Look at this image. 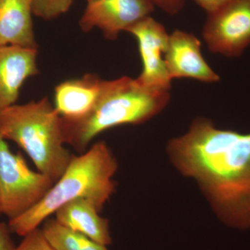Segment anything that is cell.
Wrapping results in <instances>:
<instances>
[{
	"mask_svg": "<svg viewBox=\"0 0 250 250\" xmlns=\"http://www.w3.org/2000/svg\"><path fill=\"white\" fill-rule=\"evenodd\" d=\"M171 164L193 179L217 217L230 228L250 229V133L216 127L197 117L168 141Z\"/></svg>",
	"mask_w": 250,
	"mask_h": 250,
	"instance_id": "obj_1",
	"label": "cell"
},
{
	"mask_svg": "<svg viewBox=\"0 0 250 250\" xmlns=\"http://www.w3.org/2000/svg\"><path fill=\"white\" fill-rule=\"evenodd\" d=\"M118 169L116 156L104 141H99L74 155L64 173L44 198L24 214L9 220L11 233L25 236L67 202L84 198L101 211L116 189L113 177Z\"/></svg>",
	"mask_w": 250,
	"mask_h": 250,
	"instance_id": "obj_2",
	"label": "cell"
},
{
	"mask_svg": "<svg viewBox=\"0 0 250 250\" xmlns=\"http://www.w3.org/2000/svg\"><path fill=\"white\" fill-rule=\"evenodd\" d=\"M170 99V91L146 88L129 77L103 80L100 96L88 114L77 120L61 117L64 141L82 154L103 131L152 119L167 106Z\"/></svg>",
	"mask_w": 250,
	"mask_h": 250,
	"instance_id": "obj_3",
	"label": "cell"
},
{
	"mask_svg": "<svg viewBox=\"0 0 250 250\" xmlns=\"http://www.w3.org/2000/svg\"><path fill=\"white\" fill-rule=\"evenodd\" d=\"M0 136L22 148L38 171L54 183L74 156L65 147L62 118L47 98L0 112Z\"/></svg>",
	"mask_w": 250,
	"mask_h": 250,
	"instance_id": "obj_4",
	"label": "cell"
},
{
	"mask_svg": "<svg viewBox=\"0 0 250 250\" xmlns=\"http://www.w3.org/2000/svg\"><path fill=\"white\" fill-rule=\"evenodd\" d=\"M54 182L31 170L21 154H15L0 136V209L9 220L21 216L39 203Z\"/></svg>",
	"mask_w": 250,
	"mask_h": 250,
	"instance_id": "obj_5",
	"label": "cell"
},
{
	"mask_svg": "<svg viewBox=\"0 0 250 250\" xmlns=\"http://www.w3.org/2000/svg\"><path fill=\"white\" fill-rule=\"evenodd\" d=\"M202 36L210 52L241 56L250 45V0H228L207 14Z\"/></svg>",
	"mask_w": 250,
	"mask_h": 250,
	"instance_id": "obj_6",
	"label": "cell"
},
{
	"mask_svg": "<svg viewBox=\"0 0 250 250\" xmlns=\"http://www.w3.org/2000/svg\"><path fill=\"white\" fill-rule=\"evenodd\" d=\"M126 31L136 38L143 62L142 72L136 81L146 88L170 91L172 80L164 58L170 34L166 28L149 16Z\"/></svg>",
	"mask_w": 250,
	"mask_h": 250,
	"instance_id": "obj_7",
	"label": "cell"
},
{
	"mask_svg": "<svg viewBox=\"0 0 250 250\" xmlns=\"http://www.w3.org/2000/svg\"><path fill=\"white\" fill-rule=\"evenodd\" d=\"M155 9L150 0H93L88 2L80 20L83 32L95 28L105 39L116 40L121 31H126Z\"/></svg>",
	"mask_w": 250,
	"mask_h": 250,
	"instance_id": "obj_8",
	"label": "cell"
},
{
	"mask_svg": "<svg viewBox=\"0 0 250 250\" xmlns=\"http://www.w3.org/2000/svg\"><path fill=\"white\" fill-rule=\"evenodd\" d=\"M201 46L191 33L177 29L170 34L164 58L171 80L189 78L208 83L220 81L204 59Z\"/></svg>",
	"mask_w": 250,
	"mask_h": 250,
	"instance_id": "obj_9",
	"label": "cell"
},
{
	"mask_svg": "<svg viewBox=\"0 0 250 250\" xmlns=\"http://www.w3.org/2000/svg\"><path fill=\"white\" fill-rule=\"evenodd\" d=\"M38 49L0 47V112L16 104L25 81L36 76Z\"/></svg>",
	"mask_w": 250,
	"mask_h": 250,
	"instance_id": "obj_10",
	"label": "cell"
},
{
	"mask_svg": "<svg viewBox=\"0 0 250 250\" xmlns=\"http://www.w3.org/2000/svg\"><path fill=\"white\" fill-rule=\"evenodd\" d=\"M103 80L96 74L62 82L54 89V108L63 119L77 120L88 114L100 96Z\"/></svg>",
	"mask_w": 250,
	"mask_h": 250,
	"instance_id": "obj_11",
	"label": "cell"
},
{
	"mask_svg": "<svg viewBox=\"0 0 250 250\" xmlns=\"http://www.w3.org/2000/svg\"><path fill=\"white\" fill-rule=\"evenodd\" d=\"M33 15L32 0H0V47L38 49Z\"/></svg>",
	"mask_w": 250,
	"mask_h": 250,
	"instance_id": "obj_12",
	"label": "cell"
},
{
	"mask_svg": "<svg viewBox=\"0 0 250 250\" xmlns=\"http://www.w3.org/2000/svg\"><path fill=\"white\" fill-rule=\"evenodd\" d=\"M54 215V218L63 226L103 246L111 244L109 221L100 216V211L90 200L79 198L67 202L60 207Z\"/></svg>",
	"mask_w": 250,
	"mask_h": 250,
	"instance_id": "obj_13",
	"label": "cell"
},
{
	"mask_svg": "<svg viewBox=\"0 0 250 250\" xmlns=\"http://www.w3.org/2000/svg\"><path fill=\"white\" fill-rule=\"evenodd\" d=\"M41 229L54 250H108L106 246L63 226L55 218L47 219Z\"/></svg>",
	"mask_w": 250,
	"mask_h": 250,
	"instance_id": "obj_14",
	"label": "cell"
},
{
	"mask_svg": "<svg viewBox=\"0 0 250 250\" xmlns=\"http://www.w3.org/2000/svg\"><path fill=\"white\" fill-rule=\"evenodd\" d=\"M72 4L73 0H32L33 14L50 21L67 13Z\"/></svg>",
	"mask_w": 250,
	"mask_h": 250,
	"instance_id": "obj_15",
	"label": "cell"
},
{
	"mask_svg": "<svg viewBox=\"0 0 250 250\" xmlns=\"http://www.w3.org/2000/svg\"><path fill=\"white\" fill-rule=\"evenodd\" d=\"M16 250H54L45 239L41 229L39 228L24 236V239L19 246H16Z\"/></svg>",
	"mask_w": 250,
	"mask_h": 250,
	"instance_id": "obj_16",
	"label": "cell"
},
{
	"mask_svg": "<svg viewBox=\"0 0 250 250\" xmlns=\"http://www.w3.org/2000/svg\"><path fill=\"white\" fill-rule=\"evenodd\" d=\"M154 6L159 8L166 14L174 16L184 9L186 0H150Z\"/></svg>",
	"mask_w": 250,
	"mask_h": 250,
	"instance_id": "obj_17",
	"label": "cell"
},
{
	"mask_svg": "<svg viewBox=\"0 0 250 250\" xmlns=\"http://www.w3.org/2000/svg\"><path fill=\"white\" fill-rule=\"evenodd\" d=\"M11 230L8 224L0 223V250H16V246L11 237Z\"/></svg>",
	"mask_w": 250,
	"mask_h": 250,
	"instance_id": "obj_18",
	"label": "cell"
},
{
	"mask_svg": "<svg viewBox=\"0 0 250 250\" xmlns=\"http://www.w3.org/2000/svg\"><path fill=\"white\" fill-rule=\"evenodd\" d=\"M207 14L213 12L225 4L228 0H194Z\"/></svg>",
	"mask_w": 250,
	"mask_h": 250,
	"instance_id": "obj_19",
	"label": "cell"
},
{
	"mask_svg": "<svg viewBox=\"0 0 250 250\" xmlns=\"http://www.w3.org/2000/svg\"><path fill=\"white\" fill-rule=\"evenodd\" d=\"M87 2H90V1H93V0H86Z\"/></svg>",
	"mask_w": 250,
	"mask_h": 250,
	"instance_id": "obj_20",
	"label": "cell"
},
{
	"mask_svg": "<svg viewBox=\"0 0 250 250\" xmlns=\"http://www.w3.org/2000/svg\"><path fill=\"white\" fill-rule=\"evenodd\" d=\"M1 215L2 214H1V209H0V216H1Z\"/></svg>",
	"mask_w": 250,
	"mask_h": 250,
	"instance_id": "obj_21",
	"label": "cell"
}]
</instances>
